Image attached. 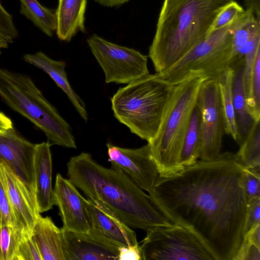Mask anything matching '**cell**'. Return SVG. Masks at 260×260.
Returning a JSON list of instances; mask_svg holds the SVG:
<instances>
[{"label":"cell","instance_id":"9a60e30c","mask_svg":"<svg viewBox=\"0 0 260 260\" xmlns=\"http://www.w3.org/2000/svg\"><path fill=\"white\" fill-rule=\"evenodd\" d=\"M0 174L18 227L24 232L31 233L40 215L35 196L2 160Z\"/></svg>","mask_w":260,"mask_h":260},{"label":"cell","instance_id":"d6986e66","mask_svg":"<svg viewBox=\"0 0 260 260\" xmlns=\"http://www.w3.org/2000/svg\"><path fill=\"white\" fill-rule=\"evenodd\" d=\"M31 234L42 260H67L61 230L50 217L40 215Z\"/></svg>","mask_w":260,"mask_h":260},{"label":"cell","instance_id":"ffe728a7","mask_svg":"<svg viewBox=\"0 0 260 260\" xmlns=\"http://www.w3.org/2000/svg\"><path fill=\"white\" fill-rule=\"evenodd\" d=\"M87 2V0H58L55 32L59 40L69 42L78 31L85 32Z\"/></svg>","mask_w":260,"mask_h":260},{"label":"cell","instance_id":"74e56055","mask_svg":"<svg viewBox=\"0 0 260 260\" xmlns=\"http://www.w3.org/2000/svg\"><path fill=\"white\" fill-rule=\"evenodd\" d=\"M13 127L11 120L0 111V133Z\"/></svg>","mask_w":260,"mask_h":260},{"label":"cell","instance_id":"277c9868","mask_svg":"<svg viewBox=\"0 0 260 260\" xmlns=\"http://www.w3.org/2000/svg\"><path fill=\"white\" fill-rule=\"evenodd\" d=\"M204 78L171 86L158 130L149 142L159 176L167 177L184 167L181 157L183 142Z\"/></svg>","mask_w":260,"mask_h":260},{"label":"cell","instance_id":"e0dca14e","mask_svg":"<svg viewBox=\"0 0 260 260\" xmlns=\"http://www.w3.org/2000/svg\"><path fill=\"white\" fill-rule=\"evenodd\" d=\"M49 141L35 145L34 155L35 197L40 213L55 205L52 186V156Z\"/></svg>","mask_w":260,"mask_h":260},{"label":"cell","instance_id":"ac0fdd59","mask_svg":"<svg viewBox=\"0 0 260 260\" xmlns=\"http://www.w3.org/2000/svg\"><path fill=\"white\" fill-rule=\"evenodd\" d=\"M23 59L26 62L46 73L67 94L81 117L85 122L87 121L88 114L85 105L70 84L65 71L66 64L64 61L52 59L41 51L35 54H26Z\"/></svg>","mask_w":260,"mask_h":260},{"label":"cell","instance_id":"8fae6325","mask_svg":"<svg viewBox=\"0 0 260 260\" xmlns=\"http://www.w3.org/2000/svg\"><path fill=\"white\" fill-rule=\"evenodd\" d=\"M108 161L112 169L126 175L138 187L148 192L159 176L148 144L138 148L107 144Z\"/></svg>","mask_w":260,"mask_h":260},{"label":"cell","instance_id":"ba28073f","mask_svg":"<svg viewBox=\"0 0 260 260\" xmlns=\"http://www.w3.org/2000/svg\"><path fill=\"white\" fill-rule=\"evenodd\" d=\"M146 232L140 246L142 260H214L199 238L182 226H158Z\"/></svg>","mask_w":260,"mask_h":260},{"label":"cell","instance_id":"83f0119b","mask_svg":"<svg viewBox=\"0 0 260 260\" xmlns=\"http://www.w3.org/2000/svg\"><path fill=\"white\" fill-rule=\"evenodd\" d=\"M15 260H42L38 246L31 233H23L18 243Z\"/></svg>","mask_w":260,"mask_h":260},{"label":"cell","instance_id":"7c38bea8","mask_svg":"<svg viewBox=\"0 0 260 260\" xmlns=\"http://www.w3.org/2000/svg\"><path fill=\"white\" fill-rule=\"evenodd\" d=\"M53 192L63 228L73 232H86L94 228L88 200L69 179L57 174Z\"/></svg>","mask_w":260,"mask_h":260},{"label":"cell","instance_id":"44dd1931","mask_svg":"<svg viewBox=\"0 0 260 260\" xmlns=\"http://www.w3.org/2000/svg\"><path fill=\"white\" fill-rule=\"evenodd\" d=\"M244 60L236 62L231 66L234 69L232 91L236 121L239 135L240 145L245 138L255 121L250 115L246 103L243 85Z\"/></svg>","mask_w":260,"mask_h":260},{"label":"cell","instance_id":"3957f363","mask_svg":"<svg viewBox=\"0 0 260 260\" xmlns=\"http://www.w3.org/2000/svg\"><path fill=\"white\" fill-rule=\"evenodd\" d=\"M235 0H164L149 48L156 73L168 69L209 35L217 15Z\"/></svg>","mask_w":260,"mask_h":260},{"label":"cell","instance_id":"e575fe53","mask_svg":"<svg viewBox=\"0 0 260 260\" xmlns=\"http://www.w3.org/2000/svg\"><path fill=\"white\" fill-rule=\"evenodd\" d=\"M118 260H142L138 244L128 246H120Z\"/></svg>","mask_w":260,"mask_h":260},{"label":"cell","instance_id":"1f68e13d","mask_svg":"<svg viewBox=\"0 0 260 260\" xmlns=\"http://www.w3.org/2000/svg\"><path fill=\"white\" fill-rule=\"evenodd\" d=\"M0 30L13 41L18 35L13 17L4 7L2 0H0Z\"/></svg>","mask_w":260,"mask_h":260},{"label":"cell","instance_id":"f546056e","mask_svg":"<svg viewBox=\"0 0 260 260\" xmlns=\"http://www.w3.org/2000/svg\"><path fill=\"white\" fill-rule=\"evenodd\" d=\"M243 184L247 199L260 198V169H244Z\"/></svg>","mask_w":260,"mask_h":260},{"label":"cell","instance_id":"484cf974","mask_svg":"<svg viewBox=\"0 0 260 260\" xmlns=\"http://www.w3.org/2000/svg\"><path fill=\"white\" fill-rule=\"evenodd\" d=\"M24 232L9 225L0 228V260H15L18 243Z\"/></svg>","mask_w":260,"mask_h":260},{"label":"cell","instance_id":"7a4b0ae2","mask_svg":"<svg viewBox=\"0 0 260 260\" xmlns=\"http://www.w3.org/2000/svg\"><path fill=\"white\" fill-rule=\"evenodd\" d=\"M68 179L87 197L104 203L131 228L147 231L175 225L128 177L95 161L88 153L71 157Z\"/></svg>","mask_w":260,"mask_h":260},{"label":"cell","instance_id":"d590c367","mask_svg":"<svg viewBox=\"0 0 260 260\" xmlns=\"http://www.w3.org/2000/svg\"><path fill=\"white\" fill-rule=\"evenodd\" d=\"M244 238L260 248V223L250 229L245 234Z\"/></svg>","mask_w":260,"mask_h":260},{"label":"cell","instance_id":"836d02e7","mask_svg":"<svg viewBox=\"0 0 260 260\" xmlns=\"http://www.w3.org/2000/svg\"><path fill=\"white\" fill-rule=\"evenodd\" d=\"M234 260H260V248L244 238Z\"/></svg>","mask_w":260,"mask_h":260},{"label":"cell","instance_id":"8992f818","mask_svg":"<svg viewBox=\"0 0 260 260\" xmlns=\"http://www.w3.org/2000/svg\"><path fill=\"white\" fill-rule=\"evenodd\" d=\"M171 86L149 74L119 88L111 98L115 117L147 142L156 135Z\"/></svg>","mask_w":260,"mask_h":260},{"label":"cell","instance_id":"f35d334b","mask_svg":"<svg viewBox=\"0 0 260 260\" xmlns=\"http://www.w3.org/2000/svg\"><path fill=\"white\" fill-rule=\"evenodd\" d=\"M246 9L252 10L256 15H260V0H244Z\"/></svg>","mask_w":260,"mask_h":260},{"label":"cell","instance_id":"52a82bcc","mask_svg":"<svg viewBox=\"0 0 260 260\" xmlns=\"http://www.w3.org/2000/svg\"><path fill=\"white\" fill-rule=\"evenodd\" d=\"M233 22L211 32L175 64L156 75L171 86L200 77L218 80L232 64Z\"/></svg>","mask_w":260,"mask_h":260},{"label":"cell","instance_id":"4fadbf2b","mask_svg":"<svg viewBox=\"0 0 260 260\" xmlns=\"http://www.w3.org/2000/svg\"><path fill=\"white\" fill-rule=\"evenodd\" d=\"M61 230L67 260H118L120 246L96 228L86 232Z\"/></svg>","mask_w":260,"mask_h":260},{"label":"cell","instance_id":"d4e9b609","mask_svg":"<svg viewBox=\"0 0 260 260\" xmlns=\"http://www.w3.org/2000/svg\"><path fill=\"white\" fill-rule=\"evenodd\" d=\"M259 120L255 121L234 154L238 162L244 169H260Z\"/></svg>","mask_w":260,"mask_h":260},{"label":"cell","instance_id":"4316f807","mask_svg":"<svg viewBox=\"0 0 260 260\" xmlns=\"http://www.w3.org/2000/svg\"><path fill=\"white\" fill-rule=\"evenodd\" d=\"M248 112L255 121L260 120V51L256 56L250 83L246 97Z\"/></svg>","mask_w":260,"mask_h":260},{"label":"cell","instance_id":"4dcf8cb0","mask_svg":"<svg viewBox=\"0 0 260 260\" xmlns=\"http://www.w3.org/2000/svg\"><path fill=\"white\" fill-rule=\"evenodd\" d=\"M5 225H12L19 228L10 205L0 174V228Z\"/></svg>","mask_w":260,"mask_h":260},{"label":"cell","instance_id":"9c48e42d","mask_svg":"<svg viewBox=\"0 0 260 260\" xmlns=\"http://www.w3.org/2000/svg\"><path fill=\"white\" fill-rule=\"evenodd\" d=\"M102 69L107 83L128 84L149 74L148 56L133 48L109 42L95 34L87 40Z\"/></svg>","mask_w":260,"mask_h":260},{"label":"cell","instance_id":"cb8c5ba5","mask_svg":"<svg viewBox=\"0 0 260 260\" xmlns=\"http://www.w3.org/2000/svg\"><path fill=\"white\" fill-rule=\"evenodd\" d=\"M201 149L200 112L196 103L183 142L181 157L182 166L185 167L195 163L200 158Z\"/></svg>","mask_w":260,"mask_h":260},{"label":"cell","instance_id":"2e32d148","mask_svg":"<svg viewBox=\"0 0 260 260\" xmlns=\"http://www.w3.org/2000/svg\"><path fill=\"white\" fill-rule=\"evenodd\" d=\"M89 212L94 228L120 246L138 244L136 234L102 202L88 198Z\"/></svg>","mask_w":260,"mask_h":260},{"label":"cell","instance_id":"5b68a950","mask_svg":"<svg viewBox=\"0 0 260 260\" xmlns=\"http://www.w3.org/2000/svg\"><path fill=\"white\" fill-rule=\"evenodd\" d=\"M0 98L41 129L52 144L77 148L70 124L27 75L0 68Z\"/></svg>","mask_w":260,"mask_h":260},{"label":"cell","instance_id":"6da1fadb","mask_svg":"<svg viewBox=\"0 0 260 260\" xmlns=\"http://www.w3.org/2000/svg\"><path fill=\"white\" fill-rule=\"evenodd\" d=\"M244 168L231 152L158 177L149 194L175 224L192 232L214 260H234L244 237Z\"/></svg>","mask_w":260,"mask_h":260},{"label":"cell","instance_id":"603a6c76","mask_svg":"<svg viewBox=\"0 0 260 260\" xmlns=\"http://www.w3.org/2000/svg\"><path fill=\"white\" fill-rule=\"evenodd\" d=\"M20 13L48 37L56 31V10L42 6L38 0H19Z\"/></svg>","mask_w":260,"mask_h":260},{"label":"cell","instance_id":"f1b7e54d","mask_svg":"<svg viewBox=\"0 0 260 260\" xmlns=\"http://www.w3.org/2000/svg\"><path fill=\"white\" fill-rule=\"evenodd\" d=\"M245 10L235 1L225 5L217 15L209 34L233 22Z\"/></svg>","mask_w":260,"mask_h":260},{"label":"cell","instance_id":"30bf717a","mask_svg":"<svg viewBox=\"0 0 260 260\" xmlns=\"http://www.w3.org/2000/svg\"><path fill=\"white\" fill-rule=\"evenodd\" d=\"M200 112L201 149L200 158L211 160L220 153L225 134L218 80H205L197 97Z\"/></svg>","mask_w":260,"mask_h":260},{"label":"cell","instance_id":"8d00e7d4","mask_svg":"<svg viewBox=\"0 0 260 260\" xmlns=\"http://www.w3.org/2000/svg\"><path fill=\"white\" fill-rule=\"evenodd\" d=\"M99 5L106 7H119L131 0H93Z\"/></svg>","mask_w":260,"mask_h":260},{"label":"cell","instance_id":"7402d4cb","mask_svg":"<svg viewBox=\"0 0 260 260\" xmlns=\"http://www.w3.org/2000/svg\"><path fill=\"white\" fill-rule=\"evenodd\" d=\"M234 69L228 67L218 79L220 102L224 122L225 134L230 135L238 143L239 135L233 104L232 84Z\"/></svg>","mask_w":260,"mask_h":260},{"label":"cell","instance_id":"ab89813d","mask_svg":"<svg viewBox=\"0 0 260 260\" xmlns=\"http://www.w3.org/2000/svg\"><path fill=\"white\" fill-rule=\"evenodd\" d=\"M13 42V40L8 38L0 30V55L2 50L7 48Z\"/></svg>","mask_w":260,"mask_h":260},{"label":"cell","instance_id":"d6a6232c","mask_svg":"<svg viewBox=\"0 0 260 260\" xmlns=\"http://www.w3.org/2000/svg\"><path fill=\"white\" fill-rule=\"evenodd\" d=\"M259 223H260V198L247 199L244 235L253 226Z\"/></svg>","mask_w":260,"mask_h":260},{"label":"cell","instance_id":"5bb4252c","mask_svg":"<svg viewBox=\"0 0 260 260\" xmlns=\"http://www.w3.org/2000/svg\"><path fill=\"white\" fill-rule=\"evenodd\" d=\"M35 145L20 136L13 127L0 133V160L9 167L34 196Z\"/></svg>","mask_w":260,"mask_h":260}]
</instances>
